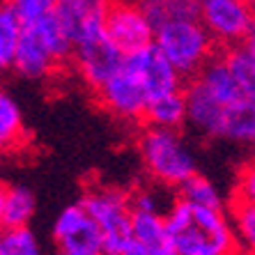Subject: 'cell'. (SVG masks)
Wrapping results in <instances>:
<instances>
[{
    "label": "cell",
    "mask_w": 255,
    "mask_h": 255,
    "mask_svg": "<svg viewBox=\"0 0 255 255\" xmlns=\"http://www.w3.org/2000/svg\"><path fill=\"white\" fill-rule=\"evenodd\" d=\"M125 60L127 55L111 42V37L106 32H99L76 44L69 65L85 88L99 92L118 71H122Z\"/></svg>",
    "instance_id": "obj_5"
},
{
    "label": "cell",
    "mask_w": 255,
    "mask_h": 255,
    "mask_svg": "<svg viewBox=\"0 0 255 255\" xmlns=\"http://www.w3.org/2000/svg\"><path fill=\"white\" fill-rule=\"evenodd\" d=\"M0 255H46L37 232L30 226L7 228L0 237Z\"/></svg>",
    "instance_id": "obj_26"
},
{
    "label": "cell",
    "mask_w": 255,
    "mask_h": 255,
    "mask_svg": "<svg viewBox=\"0 0 255 255\" xmlns=\"http://www.w3.org/2000/svg\"><path fill=\"white\" fill-rule=\"evenodd\" d=\"M175 200H177V191L156 184L152 179H149V184H140L131 191V202H133V209H138V212L168 214Z\"/></svg>",
    "instance_id": "obj_23"
},
{
    "label": "cell",
    "mask_w": 255,
    "mask_h": 255,
    "mask_svg": "<svg viewBox=\"0 0 255 255\" xmlns=\"http://www.w3.org/2000/svg\"><path fill=\"white\" fill-rule=\"evenodd\" d=\"M249 2H251V7H253V12H255V0H249Z\"/></svg>",
    "instance_id": "obj_31"
},
{
    "label": "cell",
    "mask_w": 255,
    "mask_h": 255,
    "mask_svg": "<svg viewBox=\"0 0 255 255\" xmlns=\"http://www.w3.org/2000/svg\"><path fill=\"white\" fill-rule=\"evenodd\" d=\"M99 106L122 125H145L149 97L138 78L127 67L118 71L99 92H95Z\"/></svg>",
    "instance_id": "obj_8"
},
{
    "label": "cell",
    "mask_w": 255,
    "mask_h": 255,
    "mask_svg": "<svg viewBox=\"0 0 255 255\" xmlns=\"http://www.w3.org/2000/svg\"><path fill=\"white\" fill-rule=\"evenodd\" d=\"M51 239L55 249H65L78 255H106L104 232L92 219V214L85 209L81 200L67 205L55 216L51 228ZM111 255V253H108Z\"/></svg>",
    "instance_id": "obj_7"
},
{
    "label": "cell",
    "mask_w": 255,
    "mask_h": 255,
    "mask_svg": "<svg viewBox=\"0 0 255 255\" xmlns=\"http://www.w3.org/2000/svg\"><path fill=\"white\" fill-rule=\"evenodd\" d=\"M125 67L138 78V83L147 92L149 101L172 95V92H182L186 88V78L170 65V60L161 53L154 44L127 55Z\"/></svg>",
    "instance_id": "obj_10"
},
{
    "label": "cell",
    "mask_w": 255,
    "mask_h": 255,
    "mask_svg": "<svg viewBox=\"0 0 255 255\" xmlns=\"http://www.w3.org/2000/svg\"><path fill=\"white\" fill-rule=\"evenodd\" d=\"M251 161H255V149H253V156H251Z\"/></svg>",
    "instance_id": "obj_32"
},
{
    "label": "cell",
    "mask_w": 255,
    "mask_h": 255,
    "mask_svg": "<svg viewBox=\"0 0 255 255\" xmlns=\"http://www.w3.org/2000/svg\"><path fill=\"white\" fill-rule=\"evenodd\" d=\"M46 255H78V253H71V251H65V249H53L51 253H46Z\"/></svg>",
    "instance_id": "obj_30"
},
{
    "label": "cell",
    "mask_w": 255,
    "mask_h": 255,
    "mask_svg": "<svg viewBox=\"0 0 255 255\" xmlns=\"http://www.w3.org/2000/svg\"><path fill=\"white\" fill-rule=\"evenodd\" d=\"M37 212V198L32 189L16 182H5L0 189V223L7 228H25Z\"/></svg>",
    "instance_id": "obj_14"
},
{
    "label": "cell",
    "mask_w": 255,
    "mask_h": 255,
    "mask_svg": "<svg viewBox=\"0 0 255 255\" xmlns=\"http://www.w3.org/2000/svg\"><path fill=\"white\" fill-rule=\"evenodd\" d=\"M235 198L255 205V161L244 163L237 172V184H235Z\"/></svg>",
    "instance_id": "obj_28"
},
{
    "label": "cell",
    "mask_w": 255,
    "mask_h": 255,
    "mask_svg": "<svg viewBox=\"0 0 255 255\" xmlns=\"http://www.w3.org/2000/svg\"><path fill=\"white\" fill-rule=\"evenodd\" d=\"M106 35L125 55L154 44L156 25L145 16L136 0H115L106 18Z\"/></svg>",
    "instance_id": "obj_9"
},
{
    "label": "cell",
    "mask_w": 255,
    "mask_h": 255,
    "mask_svg": "<svg viewBox=\"0 0 255 255\" xmlns=\"http://www.w3.org/2000/svg\"><path fill=\"white\" fill-rule=\"evenodd\" d=\"M115 0H58L55 16L76 46L88 37L106 32V18Z\"/></svg>",
    "instance_id": "obj_11"
},
{
    "label": "cell",
    "mask_w": 255,
    "mask_h": 255,
    "mask_svg": "<svg viewBox=\"0 0 255 255\" xmlns=\"http://www.w3.org/2000/svg\"><path fill=\"white\" fill-rule=\"evenodd\" d=\"M177 255H242L230 212L179 198L168 212Z\"/></svg>",
    "instance_id": "obj_1"
},
{
    "label": "cell",
    "mask_w": 255,
    "mask_h": 255,
    "mask_svg": "<svg viewBox=\"0 0 255 255\" xmlns=\"http://www.w3.org/2000/svg\"><path fill=\"white\" fill-rule=\"evenodd\" d=\"M133 239L152 255H177L168 228V214L133 209Z\"/></svg>",
    "instance_id": "obj_15"
},
{
    "label": "cell",
    "mask_w": 255,
    "mask_h": 255,
    "mask_svg": "<svg viewBox=\"0 0 255 255\" xmlns=\"http://www.w3.org/2000/svg\"><path fill=\"white\" fill-rule=\"evenodd\" d=\"M136 5L156 28L177 18H198L200 14V0H136Z\"/></svg>",
    "instance_id": "obj_21"
},
{
    "label": "cell",
    "mask_w": 255,
    "mask_h": 255,
    "mask_svg": "<svg viewBox=\"0 0 255 255\" xmlns=\"http://www.w3.org/2000/svg\"><path fill=\"white\" fill-rule=\"evenodd\" d=\"M223 53H226V60L235 78L242 85L244 95L249 99H255V28L239 46L223 48Z\"/></svg>",
    "instance_id": "obj_19"
},
{
    "label": "cell",
    "mask_w": 255,
    "mask_h": 255,
    "mask_svg": "<svg viewBox=\"0 0 255 255\" xmlns=\"http://www.w3.org/2000/svg\"><path fill=\"white\" fill-rule=\"evenodd\" d=\"M177 196L191 200L196 205H205V207H214V209H226V198L221 193V189L214 184V179H209L207 175L196 172L186 179L184 184L177 189Z\"/></svg>",
    "instance_id": "obj_24"
},
{
    "label": "cell",
    "mask_w": 255,
    "mask_h": 255,
    "mask_svg": "<svg viewBox=\"0 0 255 255\" xmlns=\"http://www.w3.org/2000/svg\"><path fill=\"white\" fill-rule=\"evenodd\" d=\"M120 255H152V253H149V251L145 249L142 244H138L136 239H133V242H131L129 246H127V249L122 251V253H120Z\"/></svg>",
    "instance_id": "obj_29"
},
{
    "label": "cell",
    "mask_w": 255,
    "mask_h": 255,
    "mask_svg": "<svg viewBox=\"0 0 255 255\" xmlns=\"http://www.w3.org/2000/svg\"><path fill=\"white\" fill-rule=\"evenodd\" d=\"M184 92H186V113H189L186 127L196 136L205 138V140H219L226 106L198 78H191L186 83Z\"/></svg>",
    "instance_id": "obj_12"
},
{
    "label": "cell",
    "mask_w": 255,
    "mask_h": 255,
    "mask_svg": "<svg viewBox=\"0 0 255 255\" xmlns=\"http://www.w3.org/2000/svg\"><path fill=\"white\" fill-rule=\"evenodd\" d=\"M23 32L25 23L5 2L2 12H0V65H2V69H12L14 55H16L18 44L23 39Z\"/></svg>",
    "instance_id": "obj_22"
},
{
    "label": "cell",
    "mask_w": 255,
    "mask_h": 255,
    "mask_svg": "<svg viewBox=\"0 0 255 255\" xmlns=\"http://www.w3.org/2000/svg\"><path fill=\"white\" fill-rule=\"evenodd\" d=\"M186 92H172L149 101L145 125L161 127V129H184L186 127Z\"/></svg>",
    "instance_id": "obj_18"
},
{
    "label": "cell",
    "mask_w": 255,
    "mask_h": 255,
    "mask_svg": "<svg viewBox=\"0 0 255 255\" xmlns=\"http://www.w3.org/2000/svg\"><path fill=\"white\" fill-rule=\"evenodd\" d=\"M0 140H2L5 152L18 149L23 145V140H28L21 106L9 92L0 95Z\"/></svg>",
    "instance_id": "obj_20"
},
{
    "label": "cell",
    "mask_w": 255,
    "mask_h": 255,
    "mask_svg": "<svg viewBox=\"0 0 255 255\" xmlns=\"http://www.w3.org/2000/svg\"><path fill=\"white\" fill-rule=\"evenodd\" d=\"M14 12L21 16L25 25H32L55 12L58 0H5Z\"/></svg>",
    "instance_id": "obj_27"
},
{
    "label": "cell",
    "mask_w": 255,
    "mask_h": 255,
    "mask_svg": "<svg viewBox=\"0 0 255 255\" xmlns=\"http://www.w3.org/2000/svg\"><path fill=\"white\" fill-rule=\"evenodd\" d=\"M228 212L235 223L242 255H255V205L242 200V198H232Z\"/></svg>",
    "instance_id": "obj_25"
},
{
    "label": "cell",
    "mask_w": 255,
    "mask_h": 255,
    "mask_svg": "<svg viewBox=\"0 0 255 255\" xmlns=\"http://www.w3.org/2000/svg\"><path fill=\"white\" fill-rule=\"evenodd\" d=\"M154 46L184 78H196L221 48L200 18H177L156 28Z\"/></svg>",
    "instance_id": "obj_3"
},
{
    "label": "cell",
    "mask_w": 255,
    "mask_h": 255,
    "mask_svg": "<svg viewBox=\"0 0 255 255\" xmlns=\"http://www.w3.org/2000/svg\"><path fill=\"white\" fill-rule=\"evenodd\" d=\"M198 18L221 51L239 46L255 28V12L249 0H200Z\"/></svg>",
    "instance_id": "obj_6"
},
{
    "label": "cell",
    "mask_w": 255,
    "mask_h": 255,
    "mask_svg": "<svg viewBox=\"0 0 255 255\" xmlns=\"http://www.w3.org/2000/svg\"><path fill=\"white\" fill-rule=\"evenodd\" d=\"M219 140L255 149V99L244 97V99L226 106Z\"/></svg>",
    "instance_id": "obj_16"
},
{
    "label": "cell",
    "mask_w": 255,
    "mask_h": 255,
    "mask_svg": "<svg viewBox=\"0 0 255 255\" xmlns=\"http://www.w3.org/2000/svg\"><path fill=\"white\" fill-rule=\"evenodd\" d=\"M60 62L51 48L42 42V37L37 35L32 28L25 25L23 39L18 44V51L14 55V65L12 71L18 78L23 81H35V83H42V81H48L51 76H55V71L60 69Z\"/></svg>",
    "instance_id": "obj_13"
},
{
    "label": "cell",
    "mask_w": 255,
    "mask_h": 255,
    "mask_svg": "<svg viewBox=\"0 0 255 255\" xmlns=\"http://www.w3.org/2000/svg\"><path fill=\"white\" fill-rule=\"evenodd\" d=\"M136 152L147 179L177 191L198 172V161L182 129L142 125L136 136Z\"/></svg>",
    "instance_id": "obj_2"
},
{
    "label": "cell",
    "mask_w": 255,
    "mask_h": 255,
    "mask_svg": "<svg viewBox=\"0 0 255 255\" xmlns=\"http://www.w3.org/2000/svg\"><path fill=\"white\" fill-rule=\"evenodd\" d=\"M78 200L85 205L104 232L106 251L120 255L133 242V202L131 191L118 184H90Z\"/></svg>",
    "instance_id": "obj_4"
},
{
    "label": "cell",
    "mask_w": 255,
    "mask_h": 255,
    "mask_svg": "<svg viewBox=\"0 0 255 255\" xmlns=\"http://www.w3.org/2000/svg\"><path fill=\"white\" fill-rule=\"evenodd\" d=\"M196 78L223 104V106H230V104H235V101L246 97L242 85H239V81L235 78V74H232L223 51H219V53L214 55Z\"/></svg>",
    "instance_id": "obj_17"
}]
</instances>
